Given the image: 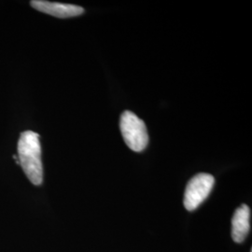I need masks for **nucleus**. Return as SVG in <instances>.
Returning <instances> with one entry per match:
<instances>
[{"label":"nucleus","instance_id":"1","mask_svg":"<svg viewBox=\"0 0 252 252\" xmlns=\"http://www.w3.org/2000/svg\"><path fill=\"white\" fill-rule=\"evenodd\" d=\"M18 161L27 179L38 186L43 181L41 146L39 135L33 131L21 133L18 141Z\"/></svg>","mask_w":252,"mask_h":252},{"label":"nucleus","instance_id":"2","mask_svg":"<svg viewBox=\"0 0 252 252\" xmlns=\"http://www.w3.org/2000/svg\"><path fill=\"white\" fill-rule=\"evenodd\" d=\"M121 133L126 145L135 153L144 151L149 143V135L144 122L132 111L126 110L120 121Z\"/></svg>","mask_w":252,"mask_h":252},{"label":"nucleus","instance_id":"3","mask_svg":"<svg viewBox=\"0 0 252 252\" xmlns=\"http://www.w3.org/2000/svg\"><path fill=\"white\" fill-rule=\"evenodd\" d=\"M215 183L212 175L201 173L189 180L184 193V207L192 211L207 198Z\"/></svg>","mask_w":252,"mask_h":252},{"label":"nucleus","instance_id":"4","mask_svg":"<svg viewBox=\"0 0 252 252\" xmlns=\"http://www.w3.org/2000/svg\"><path fill=\"white\" fill-rule=\"evenodd\" d=\"M30 4L36 10L57 18L75 17L84 12L83 8L72 4H63L42 0H33L30 2Z\"/></svg>","mask_w":252,"mask_h":252},{"label":"nucleus","instance_id":"5","mask_svg":"<svg viewBox=\"0 0 252 252\" xmlns=\"http://www.w3.org/2000/svg\"><path fill=\"white\" fill-rule=\"evenodd\" d=\"M251 229V208L242 205L234 212L232 220V238L236 243H242Z\"/></svg>","mask_w":252,"mask_h":252}]
</instances>
